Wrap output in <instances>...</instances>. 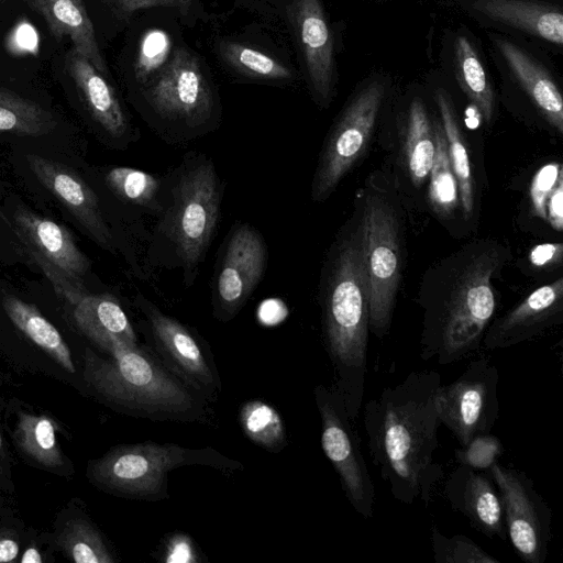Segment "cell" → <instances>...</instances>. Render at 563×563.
<instances>
[{"mask_svg": "<svg viewBox=\"0 0 563 563\" xmlns=\"http://www.w3.org/2000/svg\"><path fill=\"white\" fill-rule=\"evenodd\" d=\"M442 384L435 371L410 372L386 386L363 408L371 459L394 499L427 505L442 476L434 461L440 423L435 396Z\"/></svg>", "mask_w": 563, "mask_h": 563, "instance_id": "obj_1", "label": "cell"}, {"mask_svg": "<svg viewBox=\"0 0 563 563\" xmlns=\"http://www.w3.org/2000/svg\"><path fill=\"white\" fill-rule=\"evenodd\" d=\"M323 330L335 372L334 388L354 420L363 405L369 334L368 288L356 243L344 244L335 260L323 306Z\"/></svg>", "mask_w": 563, "mask_h": 563, "instance_id": "obj_2", "label": "cell"}, {"mask_svg": "<svg viewBox=\"0 0 563 563\" xmlns=\"http://www.w3.org/2000/svg\"><path fill=\"white\" fill-rule=\"evenodd\" d=\"M104 358L86 350L84 378L104 399L145 413H187L188 390L137 344L113 338Z\"/></svg>", "mask_w": 563, "mask_h": 563, "instance_id": "obj_3", "label": "cell"}, {"mask_svg": "<svg viewBox=\"0 0 563 563\" xmlns=\"http://www.w3.org/2000/svg\"><path fill=\"white\" fill-rule=\"evenodd\" d=\"M498 262L493 254L477 257L463 272L442 308L429 313L420 341L422 361L450 365L478 352L495 313L490 277Z\"/></svg>", "mask_w": 563, "mask_h": 563, "instance_id": "obj_4", "label": "cell"}, {"mask_svg": "<svg viewBox=\"0 0 563 563\" xmlns=\"http://www.w3.org/2000/svg\"><path fill=\"white\" fill-rule=\"evenodd\" d=\"M362 257L368 288L369 330L388 333L400 277L397 223L391 208L379 197L366 199L362 223Z\"/></svg>", "mask_w": 563, "mask_h": 563, "instance_id": "obj_5", "label": "cell"}, {"mask_svg": "<svg viewBox=\"0 0 563 563\" xmlns=\"http://www.w3.org/2000/svg\"><path fill=\"white\" fill-rule=\"evenodd\" d=\"M175 444L144 442L112 448L89 465L91 481L112 494L130 498H163L167 473L199 457Z\"/></svg>", "mask_w": 563, "mask_h": 563, "instance_id": "obj_6", "label": "cell"}, {"mask_svg": "<svg viewBox=\"0 0 563 563\" xmlns=\"http://www.w3.org/2000/svg\"><path fill=\"white\" fill-rule=\"evenodd\" d=\"M314 396L321 417L322 450L339 475L351 506L364 519H372L375 488L353 419L335 388L319 385L314 389Z\"/></svg>", "mask_w": 563, "mask_h": 563, "instance_id": "obj_7", "label": "cell"}, {"mask_svg": "<svg viewBox=\"0 0 563 563\" xmlns=\"http://www.w3.org/2000/svg\"><path fill=\"white\" fill-rule=\"evenodd\" d=\"M498 383L499 373L490 357L478 356L452 383L440 385L438 417L461 448L492 432L499 416Z\"/></svg>", "mask_w": 563, "mask_h": 563, "instance_id": "obj_8", "label": "cell"}, {"mask_svg": "<svg viewBox=\"0 0 563 563\" xmlns=\"http://www.w3.org/2000/svg\"><path fill=\"white\" fill-rule=\"evenodd\" d=\"M488 470L501 498L514 550L526 563H544L552 538V509L525 472L498 461Z\"/></svg>", "mask_w": 563, "mask_h": 563, "instance_id": "obj_9", "label": "cell"}, {"mask_svg": "<svg viewBox=\"0 0 563 563\" xmlns=\"http://www.w3.org/2000/svg\"><path fill=\"white\" fill-rule=\"evenodd\" d=\"M219 189L210 163L194 166L176 185L167 230L186 269L199 263L208 246L218 217Z\"/></svg>", "mask_w": 563, "mask_h": 563, "instance_id": "obj_10", "label": "cell"}, {"mask_svg": "<svg viewBox=\"0 0 563 563\" xmlns=\"http://www.w3.org/2000/svg\"><path fill=\"white\" fill-rule=\"evenodd\" d=\"M383 97V85L373 81L345 108L322 152L313 178V200L327 199L364 152L371 140Z\"/></svg>", "mask_w": 563, "mask_h": 563, "instance_id": "obj_11", "label": "cell"}, {"mask_svg": "<svg viewBox=\"0 0 563 563\" xmlns=\"http://www.w3.org/2000/svg\"><path fill=\"white\" fill-rule=\"evenodd\" d=\"M145 97L162 117L187 124L203 122L212 108V93L197 58L177 48L148 81Z\"/></svg>", "mask_w": 563, "mask_h": 563, "instance_id": "obj_12", "label": "cell"}, {"mask_svg": "<svg viewBox=\"0 0 563 563\" xmlns=\"http://www.w3.org/2000/svg\"><path fill=\"white\" fill-rule=\"evenodd\" d=\"M266 247L262 235L247 224L230 236L216 284V297L223 314H234L262 278Z\"/></svg>", "mask_w": 563, "mask_h": 563, "instance_id": "obj_13", "label": "cell"}, {"mask_svg": "<svg viewBox=\"0 0 563 563\" xmlns=\"http://www.w3.org/2000/svg\"><path fill=\"white\" fill-rule=\"evenodd\" d=\"M563 279L541 286L487 328L483 347L506 349L532 340L560 322Z\"/></svg>", "mask_w": 563, "mask_h": 563, "instance_id": "obj_14", "label": "cell"}, {"mask_svg": "<svg viewBox=\"0 0 563 563\" xmlns=\"http://www.w3.org/2000/svg\"><path fill=\"white\" fill-rule=\"evenodd\" d=\"M29 167L38 181L76 218L102 247H112L98 198L91 187L73 169L36 154L26 155Z\"/></svg>", "mask_w": 563, "mask_h": 563, "instance_id": "obj_15", "label": "cell"}, {"mask_svg": "<svg viewBox=\"0 0 563 563\" xmlns=\"http://www.w3.org/2000/svg\"><path fill=\"white\" fill-rule=\"evenodd\" d=\"M444 494L475 530L489 539L507 540L501 498L490 476L459 464L444 484Z\"/></svg>", "mask_w": 563, "mask_h": 563, "instance_id": "obj_16", "label": "cell"}, {"mask_svg": "<svg viewBox=\"0 0 563 563\" xmlns=\"http://www.w3.org/2000/svg\"><path fill=\"white\" fill-rule=\"evenodd\" d=\"M13 223L24 250L35 252L74 280L82 283L90 262L65 227L23 207L13 212Z\"/></svg>", "mask_w": 563, "mask_h": 563, "instance_id": "obj_17", "label": "cell"}, {"mask_svg": "<svg viewBox=\"0 0 563 563\" xmlns=\"http://www.w3.org/2000/svg\"><path fill=\"white\" fill-rule=\"evenodd\" d=\"M291 18L314 93L330 97L333 79V40L320 0H292Z\"/></svg>", "mask_w": 563, "mask_h": 563, "instance_id": "obj_18", "label": "cell"}, {"mask_svg": "<svg viewBox=\"0 0 563 563\" xmlns=\"http://www.w3.org/2000/svg\"><path fill=\"white\" fill-rule=\"evenodd\" d=\"M141 299V308L148 319L156 346L172 369L195 388L212 386L213 374L191 333L151 302Z\"/></svg>", "mask_w": 563, "mask_h": 563, "instance_id": "obj_19", "label": "cell"}, {"mask_svg": "<svg viewBox=\"0 0 563 563\" xmlns=\"http://www.w3.org/2000/svg\"><path fill=\"white\" fill-rule=\"evenodd\" d=\"M66 62L92 118L109 135H123L128 128L126 117L114 90L101 73L74 47L68 52Z\"/></svg>", "mask_w": 563, "mask_h": 563, "instance_id": "obj_20", "label": "cell"}, {"mask_svg": "<svg viewBox=\"0 0 563 563\" xmlns=\"http://www.w3.org/2000/svg\"><path fill=\"white\" fill-rule=\"evenodd\" d=\"M496 46L523 90L547 121L563 133V100L548 73L514 43L497 38Z\"/></svg>", "mask_w": 563, "mask_h": 563, "instance_id": "obj_21", "label": "cell"}, {"mask_svg": "<svg viewBox=\"0 0 563 563\" xmlns=\"http://www.w3.org/2000/svg\"><path fill=\"white\" fill-rule=\"evenodd\" d=\"M30 4L46 20L57 38L70 37L74 48L87 58L101 74H107L93 25L82 0H29Z\"/></svg>", "mask_w": 563, "mask_h": 563, "instance_id": "obj_22", "label": "cell"}, {"mask_svg": "<svg viewBox=\"0 0 563 563\" xmlns=\"http://www.w3.org/2000/svg\"><path fill=\"white\" fill-rule=\"evenodd\" d=\"M79 330L103 351L113 338L136 345L135 332L119 301L108 294H88L74 306Z\"/></svg>", "mask_w": 563, "mask_h": 563, "instance_id": "obj_23", "label": "cell"}, {"mask_svg": "<svg viewBox=\"0 0 563 563\" xmlns=\"http://www.w3.org/2000/svg\"><path fill=\"white\" fill-rule=\"evenodd\" d=\"M476 11L542 40L563 43V14L561 10L527 0H476Z\"/></svg>", "mask_w": 563, "mask_h": 563, "instance_id": "obj_24", "label": "cell"}, {"mask_svg": "<svg viewBox=\"0 0 563 563\" xmlns=\"http://www.w3.org/2000/svg\"><path fill=\"white\" fill-rule=\"evenodd\" d=\"M3 309L11 322L68 373H75L71 352L57 329L31 303L5 296Z\"/></svg>", "mask_w": 563, "mask_h": 563, "instance_id": "obj_25", "label": "cell"}, {"mask_svg": "<svg viewBox=\"0 0 563 563\" xmlns=\"http://www.w3.org/2000/svg\"><path fill=\"white\" fill-rule=\"evenodd\" d=\"M437 101L441 114V125L445 135L448 155L452 170L459 185V196L465 217H470L474 208V184L468 152L448 96L437 92Z\"/></svg>", "mask_w": 563, "mask_h": 563, "instance_id": "obj_26", "label": "cell"}, {"mask_svg": "<svg viewBox=\"0 0 563 563\" xmlns=\"http://www.w3.org/2000/svg\"><path fill=\"white\" fill-rule=\"evenodd\" d=\"M14 439L20 449L40 465L48 468L63 465V454L56 440V426L48 416L19 413Z\"/></svg>", "mask_w": 563, "mask_h": 563, "instance_id": "obj_27", "label": "cell"}, {"mask_svg": "<svg viewBox=\"0 0 563 563\" xmlns=\"http://www.w3.org/2000/svg\"><path fill=\"white\" fill-rule=\"evenodd\" d=\"M456 79L470 100L476 106L486 123L494 114V92L476 51L465 36L454 44Z\"/></svg>", "mask_w": 563, "mask_h": 563, "instance_id": "obj_28", "label": "cell"}, {"mask_svg": "<svg viewBox=\"0 0 563 563\" xmlns=\"http://www.w3.org/2000/svg\"><path fill=\"white\" fill-rule=\"evenodd\" d=\"M434 134L424 106L411 102L406 130V161L410 178L419 187L430 174L434 157Z\"/></svg>", "mask_w": 563, "mask_h": 563, "instance_id": "obj_29", "label": "cell"}, {"mask_svg": "<svg viewBox=\"0 0 563 563\" xmlns=\"http://www.w3.org/2000/svg\"><path fill=\"white\" fill-rule=\"evenodd\" d=\"M56 120L37 103L0 88V131L38 136L53 131Z\"/></svg>", "mask_w": 563, "mask_h": 563, "instance_id": "obj_30", "label": "cell"}, {"mask_svg": "<svg viewBox=\"0 0 563 563\" xmlns=\"http://www.w3.org/2000/svg\"><path fill=\"white\" fill-rule=\"evenodd\" d=\"M433 134L435 150L430 170L429 199L437 214L449 217L460 201L459 185L450 164L446 140L441 124L435 123Z\"/></svg>", "mask_w": 563, "mask_h": 563, "instance_id": "obj_31", "label": "cell"}, {"mask_svg": "<svg viewBox=\"0 0 563 563\" xmlns=\"http://www.w3.org/2000/svg\"><path fill=\"white\" fill-rule=\"evenodd\" d=\"M57 541L64 554L74 562H114L98 530L85 519L68 520L64 525Z\"/></svg>", "mask_w": 563, "mask_h": 563, "instance_id": "obj_32", "label": "cell"}, {"mask_svg": "<svg viewBox=\"0 0 563 563\" xmlns=\"http://www.w3.org/2000/svg\"><path fill=\"white\" fill-rule=\"evenodd\" d=\"M244 433L266 450L277 451L285 443V429L279 413L269 405L252 400L240 412Z\"/></svg>", "mask_w": 563, "mask_h": 563, "instance_id": "obj_33", "label": "cell"}, {"mask_svg": "<svg viewBox=\"0 0 563 563\" xmlns=\"http://www.w3.org/2000/svg\"><path fill=\"white\" fill-rule=\"evenodd\" d=\"M220 53L227 64L239 73L258 79L286 80L290 70L274 57L236 42H224Z\"/></svg>", "mask_w": 563, "mask_h": 563, "instance_id": "obj_34", "label": "cell"}, {"mask_svg": "<svg viewBox=\"0 0 563 563\" xmlns=\"http://www.w3.org/2000/svg\"><path fill=\"white\" fill-rule=\"evenodd\" d=\"M430 540L437 563H500L497 558L462 534L445 536L433 526Z\"/></svg>", "mask_w": 563, "mask_h": 563, "instance_id": "obj_35", "label": "cell"}, {"mask_svg": "<svg viewBox=\"0 0 563 563\" xmlns=\"http://www.w3.org/2000/svg\"><path fill=\"white\" fill-rule=\"evenodd\" d=\"M106 183L122 199L135 205H151L158 191V180L140 169L114 167L106 174Z\"/></svg>", "mask_w": 563, "mask_h": 563, "instance_id": "obj_36", "label": "cell"}, {"mask_svg": "<svg viewBox=\"0 0 563 563\" xmlns=\"http://www.w3.org/2000/svg\"><path fill=\"white\" fill-rule=\"evenodd\" d=\"M169 51L170 41L166 33L159 30L147 32L141 42L136 59L137 80L150 81L153 74H157L168 60Z\"/></svg>", "mask_w": 563, "mask_h": 563, "instance_id": "obj_37", "label": "cell"}, {"mask_svg": "<svg viewBox=\"0 0 563 563\" xmlns=\"http://www.w3.org/2000/svg\"><path fill=\"white\" fill-rule=\"evenodd\" d=\"M503 451L500 440L488 433L474 438L467 445L456 450L455 457L459 464L483 470L489 468Z\"/></svg>", "mask_w": 563, "mask_h": 563, "instance_id": "obj_38", "label": "cell"}, {"mask_svg": "<svg viewBox=\"0 0 563 563\" xmlns=\"http://www.w3.org/2000/svg\"><path fill=\"white\" fill-rule=\"evenodd\" d=\"M30 260L44 273L53 285L55 292L69 305L75 306L87 292L82 283L74 280L55 265L33 251L25 250Z\"/></svg>", "mask_w": 563, "mask_h": 563, "instance_id": "obj_39", "label": "cell"}, {"mask_svg": "<svg viewBox=\"0 0 563 563\" xmlns=\"http://www.w3.org/2000/svg\"><path fill=\"white\" fill-rule=\"evenodd\" d=\"M563 176L562 166L550 163L541 167L534 175L530 186V197L534 213L547 220V201L556 181Z\"/></svg>", "mask_w": 563, "mask_h": 563, "instance_id": "obj_40", "label": "cell"}, {"mask_svg": "<svg viewBox=\"0 0 563 563\" xmlns=\"http://www.w3.org/2000/svg\"><path fill=\"white\" fill-rule=\"evenodd\" d=\"M194 0H113L119 12L130 15L136 10L151 7H170L180 10L183 13L189 11Z\"/></svg>", "mask_w": 563, "mask_h": 563, "instance_id": "obj_41", "label": "cell"}, {"mask_svg": "<svg viewBox=\"0 0 563 563\" xmlns=\"http://www.w3.org/2000/svg\"><path fill=\"white\" fill-rule=\"evenodd\" d=\"M547 221L556 231L563 228V176L559 178L547 201Z\"/></svg>", "mask_w": 563, "mask_h": 563, "instance_id": "obj_42", "label": "cell"}, {"mask_svg": "<svg viewBox=\"0 0 563 563\" xmlns=\"http://www.w3.org/2000/svg\"><path fill=\"white\" fill-rule=\"evenodd\" d=\"M563 246L561 243H544L537 245L530 253V262L536 266H544L560 262Z\"/></svg>", "mask_w": 563, "mask_h": 563, "instance_id": "obj_43", "label": "cell"}, {"mask_svg": "<svg viewBox=\"0 0 563 563\" xmlns=\"http://www.w3.org/2000/svg\"><path fill=\"white\" fill-rule=\"evenodd\" d=\"M19 554V543L9 537L0 538V562H14Z\"/></svg>", "mask_w": 563, "mask_h": 563, "instance_id": "obj_44", "label": "cell"}, {"mask_svg": "<svg viewBox=\"0 0 563 563\" xmlns=\"http://www.w3.org/2000/svg\"><path fill=\"white\" fill-rule=\"evenodd\" d=\"M22 563H42L43 559L36 548H29L20 560Z\"/></svg>", "mask_w": 563, "mask_h": 563, "instance_id": "obj_45", "label": "cell"}, {"mask_svg": "<svg viewBox=\"0 0 563 563\" xmlns=\"http://www.w3.org/2000/svg\"><path fill=\"white\" fill-rule=\"evenodd\" d=\"M1 446H2V439H1V437H0V450H1Z\"/></svg>", "mask_w": 563, "mask_h": 563, "instance_id": "obj_46", "label": "cell"}]
</instances>
